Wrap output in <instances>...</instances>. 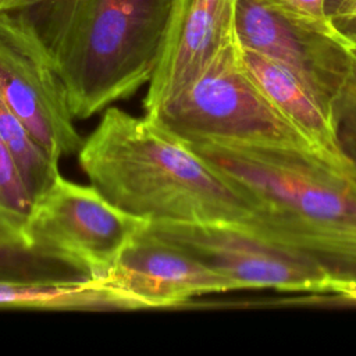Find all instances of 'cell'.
I'll return each instance as SVG.
<instances>
[{
  "label": "cell",
  "instance_id": "11",
  "mask_svg": "<svg viewBox=\"0 0 356 356\" xmlns=\"http://www.w3.org/2000/svg\"><path fill=\"white\" fill-rule=\"evenodd\" d=\"M242 225L313 261L335 282L356 281V221L259 210Z\"/></svg>",
  "mask_w": 356,
  "mask_h": 356
},
{
  "label": "cell",
  "instance_id": "15",
  "mask_svg": "<svg viewBox=\"0 0 356 356\" xmlns=\"http://www.w3.org/2000/svg\"><path fill=\"white\" fill-rule=\"evenodd\" d=\"M337 142L356 175V67L330 106Z\"/></svg>",
  "mask_w": 356,
  "mask_h": 356
},
{
  "label": "cell",
  "instance_id": "3",
  "mask_svg": "<svg viewBox=\"0 0 356 356\" xmlns=\"http://www.w3.org/2000/svg\"><path fill=\"white\" fill-rule=\"evenodd\" d=\"M254 207L356 221V175L313 147L264 139L185 142Z\"/></svg>",
  "mask_w": 356,
  "mask_h": 356
},
{
  "label": "cell",
  "instance_id": "1",
  "mask_svg": "<svg viewBox=\"0 0 356 356\" xmlns=\"http://www.w3.org/2000/svg\"><path fill=\"white\" fill-rule=\"evenodd\" d=\"M78 160L89 184L147 222L242 224L253 204L152 118L107 107Z\"/></svg>",
  "mask_w": 356,
  "mask_h": 356
},
{
  "label": "cell",
  "instance_id": "4",
  "mask_svg": "<svg viewBox=\"0 0 356 356\" xmlns=\"http://www.w3.org/2000/svg\"><path fill=\"white\" fill-rule=\"evenodd\" d=\"M146 117L184 142L264 139L313 147L253 81L235 32L178 97Z\"/></svg>",
  "mask_w": 356,
  "mask_h": 356
},
{
  "label": "cell",
  "instance_id": "16",
  "mask_svg": "<svg viewBox=\"0 0 356 356\" xmlns=\"http://www.w3.org/2000/svg\"><path fill=\"white\" fill-rule=\"evenodd\" d=\"M281 13L313 25L330 33H343L342 29L330 15L327 0H264Z\"/></svg>",
  "mask_w": 356,
  "mask_h": 356
},
{
  "label": "cell",
  "instance_id": "8",
  "mask_svg": "<svg viewBox=\"0 0 356 356\" xmlns=\"http://www.w3.org/2000/svg\"><path fill=\"white\" fill-rule=\"evenodd\" d=\"M0 96L44 150L60 160L79 152L63 81L35 38L0 11Z\"/></svg>",
  "mask_w": 356,
  "mask_h": 356
},
{
  "label": "cell",
  "instance_id": "5",
  "mask_svg": "<svg viewBox=\"0 0 356 356\" xmlns=\"http://www.w3.org/2000/svg\"><path fill=\"white\" fill-rule=\"evenodd\" d=\"M147 224L114 206L90 184L60 175L33 203L26 227L29 252L99 280Z\"/></svg>",
  "mask_w": 356,
  "mask_h": 356
},
{
  "label": "cell",
  "instance_id": "7",
  "mask_svg": "<svg viewBox=\"0 0 356 356\" xmlns=\"http://www.w3.org/2000/svg\"><path fill=\"white\" fill-rule=\"evenodd\" d=\"M234 31L243 49L264 54L305 81L330 111L356 67V38L292 18L264 0H235Z\"/></svg>",
  "mask_w": 356,
  "mask_h": 356
},
{
  "label": "cell",
  "instance_id": "17",
  "mask_svg": "<svg viewBox=\"0 0 356 356\" xmlns=\"http://www.w3.org/2000/svg\"><path fill=\"white\" fill-rule=\"evenodd\" d=\"M50 264H58L28 250L0 249V277L6 278H61L49 274Z\"/></svg>",
  "mask_w": 356,
  "mask_h": 356
},
{
  "label": "cell",
  "instance_id": "14",
  "mask_svg": "<svg viewBox=\"0 0 356 356\" xmlns=\"http://www.w3.org/2000/svg\"><path fill=\"white\" fill-rule=\"evenodd\" d=\"M33 200L0 140V249L28 250V220Z\"/></svg>",
  "mask_w": 356,
  "mask_h": 356
},
{
  "label": "cell",
  "instance_id": "20",
  "mask_svg": "<svg viewBox=\"0 0 356 356\" xmlns=\"http://www.w3.org/2000/svg\"><path fill=\"white\" fill-rule=\"evenodd\" d=\"M15 1H18V0H0V11L7 10V8L11 7Z\"/></svg>",
  "mask_w": 356,
  "mask_h": 356
},
{
  "label": "cell",
  "instance_id": "6",
  "mask_svg": "<svg viewBox=\"0 0 356 356\" xmlns=\"http://www.w3.org/2000/svg\"><path fill=\"white\" fill-rule=\"evenodd\" d=\"M147 228L227 275L241 289L335 293V281L317 264L242 224L149 222Z\"/></svg>",
  "mask_w": 356,
  "mask_h": 356
},
{
  "label": "cell",
  "instance_id": "21",
  "mask_svg": "<svg viewBox=\"0 0 356 356\" xmlns=\"http://www.w3.org/2000/svg\"><path fill=\"white\" fill-rule=\"evenodd\" d=\"M338 1H339V0H338Z\"/></svg>",
  "mask_w": 356,
  "mask_h": 356
},
{
  "label": "cell",
  "instance_id": "10",
  "mask_svg": "<svg viewBox=\"0 0 356 356\" xmlns=\"http://www.w3.org/2000/svg\"><path fill=\"white\" fill-rule=\"evenodd\" d=\"M235 0H172L157 67L143 97V114L178 97L234 35Z\"/></svg>",
  "mask_w": 356,
  "mask_h": 356
},
{
  "label": "cell",
  "instance_id": "18",
  "mask_svg": "<svg viewBox=\"0 0 356 356\" xmlns=\"http://www.w3.org/2000/svg\"><path fill=\"white\" fill-rule=\"evenodd\" d=\"M330 15L341 25H356V0H339Z\"/></svg>",
  "mask_w": 356,
  "mask_h": 356
},
{
  "label": "cell",
  "instance_id": "9",
  "mask_svg": "<svg viewBox=\"0 0 356 356\" xmlns=\"http://www.w3.org/2000/svg\"><path fill=\"white\" fill-rule=\"evenodd\" d=\"M147 225L128 243L113 268L97 280L135 309L175 307L200 295L241 289L235 281L157 236Z\"/></svg>",
  "mask_w": 356,
  "mask_h": 356
},
{
  "label": "cell",
  "instance_id": "19",
  "mask_svg": "<svg viewBox=\"0 0 356 356\" xmlns=\"http://www.w3.org/2000/svg\"><path fill=\"white\" fill-rule=\"evenodd\" d=\"M334 295L356 303V281L335 282V293Z\"/></svg>",
  "mask_w": 356,
  "mask_h": 356
},
{
  "label": "cell",
  "instance_id": "12",
  "mask_svg": "<svg viewBox=\"0 0 356 356\" xmlns=\"http://www.w3.org/2000/svg\"><path fill=\"white\" fill-rule=\"evenodd\" d=\"M241 49L248 72L281 115L316 150L337 164L350 168L338 146L330 111L312 88L273 58L249 49Z\"/></svg>",
  "mask_w": 356,
  "mask_h": 356
},
{
  "label": "cell",
  "instance_id": "2",
  "mask_svg": "<svg viewBox=\"0 0 356 356\" xmlns=\"http://www.w3.org/2000/svg\"><path fill=\"white\" fill-rule=\"evenodd\" d=\"M172 0H18L4 10L40 44L75 118H89L147 85Z\"/></svg>",
  "mask_w": 356,
  "mask_h": 356
},
{
  "label": "cell",
  "instance_id": "13",
  "mask_svg": "<svg viewBox=\"0 0 356 356\" xmlns=\"http://www.w3.org/2000/svg\"><path fill=\"white\" fill-rule=\"evenodd\" d=\"M0 140L8 150L33 203L60 177L58 161L36 140L0 96Z\"/></svg>",
  "mask_w": 356,
  "mask_h": 356
}]
</instances>
